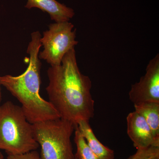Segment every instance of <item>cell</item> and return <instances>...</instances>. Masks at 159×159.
<instances>
[{"mask_svg":"<svg viewBox=\"0 0 159 159\" xmlns=\"http://www.w3.org/2000/svg\"><path fill=\"white\" fill-rule=\"evenodd\" d=\"M74 142L77 146L75 154L76 159H99L88 145L85 139L76 125L75 129Z\"/></svg>","mask_w":159,"mask_h":159,"instance_id":"8fae6325","label":"cell"},{"mask_svg":"<svg viewBox=\"0 0 159 159\" xmlns=\"http://www.w3.org/2000/svg\"><path fill=\"white\" fill-rule=\"evenodd\" d=\"M134 104L149 102L159 103V54L150 60L146 72L138 82L132 84L129 93Z\"/></svg>","mask_w":159,"mask_h":159,"instance_id":"8992f818","label":"cell"},{"mask_svg":"<svg viewBox=\"0 0 159 159\" xmlns=\"http://www.w3.org/2000/svg\"><path fill=\"white\" fill-rule=\"evenodd\" d=\"M128 136L137 148H145L151 145L159 146V140L156 139L144 118L134 111L126 117Z\"/></svg>","mask_w":159,"mask_h":159,"instance_id":"52a82bcc","label":"cell"},{"mask_svg":"<svg viewBox=\"0 0 159 159\" xmlns=\"http://www.w3.org/2000/svg\"><path fill=\"white\" fill-rule=\"evenodd\" d=\"M7 159H41L39 154L36 150L20 155H7Z\"/></svg>","mask_w":159,"mask_h":159,"instance_id":"4fadbf2b","label":"cell"},{"mask_svg":"<svg viewBox=\"0 0 159 159\" xmlns=\"http://www.w3.org/2000/svg\"><path fill=\"white\" fill-rule=\"evenodd\" d=\"M41 37L39 31L31 33L27 51L29 56V64L24 73L17 76H0V85L20 103L27 120L32 124L60 118L53 105L40 94L42 63L39 54L42 47Z\"/></svg>","mask_w":159,"mask_h":159,"instance_id":"7a4b0ae2","label":"cell"},{"mask_svg":"<svg viewBox=\"0 0 159 159\" xmlns=\"http://www.w3.org/2000/svg\"><path fill=\"white\" fill-rule=\"evenodd\" d=\"M25 7L36 8L47 12L55 22L69 21L75 15L74 9L56 0H28Z\"/></svg>","mask_w":159,"mask_h":159,"instance_id":"ba28073f","label":"cell"},{"mask_svg":"<svg viewBox=\"0 0 159 159\" xmlns=\"http://www.w3.org/2000/svg\"><path fill=\"white\" fill-rule=\"evenodd\" d=\"M69 21L50 24L48 30L43 32L40 41L43 50L39 54L40 59L45 61L51 66L60 65L63 57L78 43L76 29Z\"/></svg>","mask_w":159,"mask_h":159,"instance_id":"5b68a950","label":"cell"},{"mask_svg":"<svg viewBox=\"0 0 159 159\" xmlns=\"http://www.w3.org/2000/svg\"><path fill=\"white\" fill-rule=\"evenodd\" d=\"M0 159H4V156L1 152H0Z\"/></svg>","mask_w":159,"mask_h":159,"instance_id":"9a60e30c","label":"cell"},{"mask_svg":"<svg viewBox=\"0 0 159 159\" xmlns=\"http://www.w3.org/2000/svg\"><path fill=\"white\" fill-rule=\"evenodd\" d=\"M75 159H76V158H75Z\"/></svg>","mask_w":159,"mask_h":159,"instance_id":"2e32d148","label":"cell"},{"mask_svg":"<svg viewBox=\"0 0 159 159\" xmlns=\"http://www.w3.org/2000/svg\"><path fill=\"white\" fill-rule=\"evenodd\" d=\"M135 111L142 116L152 131L154 136L159 140V103L145 102L134 104Z\"/></svg>","mask_w":159,"mask_h":159,"instance_id":"30bf717a","label":"cell"},{"mask_svg":"<svg viewBox=\"0 0 159 159\" xmlns=\"http://www.w3.org/2000/svg\"><path fill=\"white\" fill-rule=\"evenodd\" d=\"M127 159H159V146L151 145L138 149L135 153Z\"/></svg>","mask_w":159,"mask_h":159,"instance_id":"7c38bea8","label":"cell"},{"mask_svg":"<svg viewBox=\"0 0 159 159\" xmlns=\"http://www.w3.org/2000/svg\"><path fill=\"white\" fill-rule=\"evenodd\" d=\"M39 148L33 125L21 107L8 101L0 106V149L7 155H20Z\"/></svg>","mask_w":159,"mask_h":159,"instance_id":"3957f363","label":"cell"},{"mask_svg":"<svg viewBox=\"0 0 159 159\" xmlns=\"http://www.w3.org/2000/svg\"><path fill=\"white\" fill-rule=\"evenodd\" d=\"M2 99V90H1V85H0V106H1V102Z\"/></svg>","mask_w":159,"mask_h":159,"instance_id":"5bb4252c","label":"cell"},{"mask_svg":"<svg viewBox=\"0 0 159 159\" xmlns=\"http://www.w3.org/2000/svg\"><path fill=\"white\" fill-rule=\"evenodd\" d=\"M77 127L89 148L99 159H115L114 151L99 142L95 136L88 121H80Z\"/></svg>","mask_w":159,"mask_h":159,"instance_id":"9c48e42d","label":"cell"},{"mask_svg":"<svg viewBox=\"0 0 159 159\" xmlns=\"http://www.w3.org/2000/svg\"><path fill=\"white\" fill-rule=\"evenodd\" d=\"M32 125L41 159H75L71 138L76 126L72 122L59 118Z\"/></svg>","mask_w":159,"mask_h":159,"instance_id":"277c9868","label":"cell"},{"mask_svg":"<svg viewBox=\"0 0 159 159\" xmlns=\"http://www.w3.org/2000/svg\"><path fill=\"white\" fill-rule=\"evenodd\" d=\"M49 84L46 88L49 102L61 119L77 125L81 121L94 116V101L90 78L82 74L77 64L75 48L63 57L60 65L50 66L47 71Z\"/></svg>","mask_w":159,"mask_h":159,"instance_id":"6da1fadb","label":"cell"}]
</instances>
